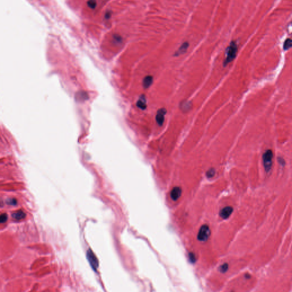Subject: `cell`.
Returning <instances> with one entry per match:
<instances>
[{"mask_svg":"<svg viewBox=\"0 0 292 292\" xmlns=\"http://www.w3.org/2000/svg\"><path fill=\"white\" fill-rule=\"evenodd\" d=\"M238 50V46L235 41H231L229 45L226 49V57L223 62V66L225 67L231 62L236 57Z\"/></svg>","mask_w":292,"mask_h":292,"instance_id":"obj_1","label":"cell"},{"mask_svg":"<svg viewBox=\"0 0 292 292\" xmlns=\"http://www.w3.org/2000/svg\"><path fill=\"white\" fill-rule=\"evenodd\" d=\"M273 157V154L271 150H267L263 155V157H262L263 163H264L265 171L266 172H269L271 171L272 166Z\"/></svg>","mask_w":292,"mask_h":292,"instance_id":"obj_2","label":"cell"},{"mask_svg":"<svg viewBox=\"0 0 292 292\" xmlns=\"http://www.w3.org/2000/svg\"><path fill=\"white\" fill-rule=\"evenodd\" d=\"M211 231L208 225H203L200 227L197 235V239L202 242L206 241L210 236Z\"/></svg>","mask_w":292,"mask_h":292,"instance_id":"obj_3","label":"cell"},{"mask_svg":"<svg viewBox=\"0 0 292 292\" xmlns=\"http://www.w3.org/2000/svg\"><path fill=\"white\" fill-rule=\"evenodd\" d=\"M87 256L91 266H92L93 269L96 271L97 269L98 264H99L97 257L95 256V254L92 252V250H88Z\"/></svg>","mask_w":292,"mask_h":292,"instance_id":"obj_4","label":"cell"},{"mask_svg":"<svg viewBox=\"0 0 292 292\" xmlns=\"http://www.w3.org/2000/svg\"><path fill=\"white\" fill-rule=\"evenodd\" d=\"M167 113V110L165 108L159 109L157 112L156 120L157 124L159 126H162L164 121L165 115Z\"/></svg>","mask_w":292,"mask_h":292,"instance_id":"obj_5","label":"cell"},{"mask_svg":"<svg viewBox=\"0 0 292 292\" xmlns=\"http://www.w3.org/2000/svg\"><path fill=\"white\" fill-rule=\"evenodd\" d=\"M233 211V209L232 207H225L220 211V216L223 219H227L232 213Z\"/></svg>","mask_w":292,"mask_h":292,"instance_id":"obj_6","label":"cell"},{"mask_svg":"<svg viewBox=\"0 0 292 292\" xmlns=\"http://www.w3.org/2000/svg\"><path fill=\"white\" fill-rule=\"evenodd\" d=\"M182 193V188L179 187H175L172 189L171 192V197L173 201H176L178 200L179 197L181 196Z\"/></svg>","mask_w":292,"mask_h":292,"instance_id":"obj_7","label":"cell"},{"mask_svg":"<svg viewBox=\"0 0 292 292\" xmlns=\"http://www.w3.org/2000/svg\"><path fill=\"white\" fill-rule=\"evenodd\" d=\"M189 44L188 42H184V43H182L180 47L179 48L178 50L175 53L174 56H179L182 54H183L187 52V50L189 48Z\"/></svg>","mask_w":292,"mask_h":292,"instance_id":"obj_8","label":"cell"},{"mask_svg":"<svg viewBox=\"0 0 292 292\" xmlns=\"http://www.w3.org/2000/svg\"><path fill=\"white\" fill-rule=\"evenodd\" d=\"M136 106L141 110H144L147 107L146 99L144 95H141L136 103Z\"/></svg>","mask_w":292,"mask_h":292,"instance_id":"obj_9","label":"cell"},{"mask_svg":"<svg viewBox=\"0 0 292 292\" xmlns=\"http://www.w3.org/2000/svg\"><path fill=\"white\" fill-rule=\"evenodd\" d=\"M191 106H191V102H189V101H182L180 104V108L182 109V111H183L184 112H187V111L189 110L191 108Z\"/></svg>","mask_w":292,"mask_h":292,"instance_id":"obj_10","label":"cell"},{"mask_svg":"<svg viewBox=\"0 0 292 292\" xmlns=\"http://www.w3.org/2000/svg\"><path fill=\"white\" fill-rule=\"evenodd\" d=\"M152 82H153V77L150 76H146V77L143 79V87L145 89L148 88L151 85Z\"/></svg>","mask_w":292,"mask_h":292,"instance_id":"obj_11","label":"cell"},{"mask_svg":"<svg viewBox=\"0 0 292 292\" xmlns=\"http://www.w3.org/2000/svg\"><path fill=\"white\" fill-rule=\"evenodd\" d=\"M76 100L79 101H84L89 98L87 92H78L76 96Z\"/></svg>","mask_w":292,"mask_h":292,"instance_id":"obj_12","label":"cell"},{"mask_svg":"<svg viewBox=\"0 0 292 292\" xmlns=\"http://www.w3.org/2000/svg\"><path fill=\"white\" fill-rule=\"evenodd\" d=\"M12 216L16 220H21L22 219H23L26 216V214L23 211H17L16 212H14L12 215Z\"/></svg>","mask_w":292,"mask_h":292,"instance_id":"obj_13","label":"cell"},{"mask_svg":"<svg viewBox=\"0 0 292 292\" xmlns=\"http://www.w3.org/2000/svg\"><path fill=\"white\" fill-rule=\"evenodd\" d=\"M292 39L290 38H287V39L284 41V45H283V49L284 50H287L290 48H292Z\"/></svg>","mask_w":292,"mask_h":292,"instance_id":"obj_14","label":"cell"},{"mask_svg":"<svg viewBox=\"0 0 292 292\" xmlns=\"http://www.w3.org/2000/svg\"><path fill=\"white\" fill-rule=\"evenodd\" d=\"M215 170L214 168H212L208 170V171L206 173L207 177L208 178H212L215 176Z\"/></svg>","mask_w":292,"mask_h":292,"instance_id":"obj_15","label":"cell"},{"mask_svg":"<svg viewBox=\"0 0 292 292\" xmlns=\"http://www.w3.org/2000/svg\"><path fill=\"white\" fill-rule=\"evenodd\" d=\"M228 265L227 263L222 264L220 268V271L222 273L226 272L228 271Z\"/></svg>","mask_w":292,"mask_h":292,"instance_id":"obj_16","label":"cell"},{"mask_svg":"<svg viewBox=\"0 0 292 292\" xmlns=\"http://www.w3.org/2000/svg\"><path fill=\"white\" fill-rule=\"evenodd\" d=\"M7 219H8V215L6 213L1 215H0V224L5 222Z\"/></svg>","mask_w":292,"mask_h":292,"instance_id":"obj_17","label":"cell"},{"mask_svg":"<svg viewBox=\"0 0 292 292\" xmlns=\"http://www.w3.org/2000/svg\"><path fill=\"white\" fill-rule=\"evenodd\" d=\"M87 5L90 8L94 9L97 6V2L95 1H89L87 2Z\"/></svg>","mask_w":292,"mask_h":292,"instance_id":"obj_18","label":"cell"},{"mask_svg":"<svg viewBox=\"0 0 292 292\" xmlns=\"http://www.w3.org/2000/svg\"><path fill=\"white\" fill-rule=\"evenodd\" d=\"M189 260H190V261H191L192 262H195L196 258H195V255H194V253H189Z\"/></svg>","mask_w":292,"mask_h":292,"instance_id":"obj_19","label":"cell"}]
</instances>
